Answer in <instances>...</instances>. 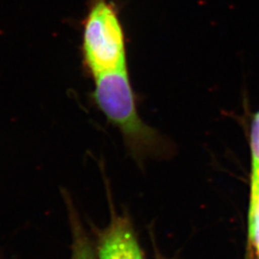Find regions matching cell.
Segmentation results:
<instances>
[{
	"mask_svg": "<svg viewBox=\"0 0 259 259\" xmlns=\"http://www.w3.org/2000/svg\"><path fill=\"white\" fill-rule=\"evenodd\" d=\"M255 254H256V258L259 259V247L255 248Z\"/></svg>",
	"mask_w": 259,
	"mask_h": 259,
	"instance_id": "cell-7",
	"label": "cell"
},
{
	"mask_svg": "<svg viewBox=\"0 0 259 259\" xmlns=\"http://www.w3.org/2000/svg\"><path fill=\"white\" fill-rule=\"evenodd\" d=\"M249 239L254 249L259 247V169L250 174Z\"/></svg>",
	"mask_w": 259,
	"mask_h": 259,
	"instance_id": "cell-5",
	"label": "cell"
},
{
	"mask_svg": "<svg viewBox=\"0 0 259 259\" xmlns=\"http://www.w3.org/2000/svg\"><path fill=\"white\" fill-rule=\"evenodd\" d=\"M83 65L93 78L128 70L127 38L117 7L111 0H92L83 19Z\"/></svg>",
	"mask_w": 259,
	"mask_h": 259,
	"instance_id": "cell-2",
	"label": "cell"
},
{
	"mask_svg": "<svg viewBox=\"0 0 259 259\" xmlns=\"http://www.w3.org/2000/svg\"><path fill=\"white\" fill-rule=\"evenodd\" d=\"M250 151L251 170L259 169V111L254 113L250 123Z\"/></svg>",
	"mask_w": 259,
	"mask_h": 259,
	"instance_id": "cell-6",
	"label": "cell"
},
{
	"mask_svg": "<svg viewBox=\"0 0 259 259\" xmlns=\"http://www.w3.org/2000/svg\"><path fill=\"white\" fill-rule=\"evenodd\" d=\"M69 219L72 232L71 259H98L97 250L93 241L89 237L74 210L71 208H69Z\"/></svg>",
	"mask_w": 259,
	"mask_h": 259,
	"instance_id": "cell-4",
	"label": "cell"
},
{
	"mask_svg": "<svg viewBox=\"0 0 259 259\" xmlns=\"http://www.w3.org/2000/svg\"><path fill=\"white\" fill-rule=\"evenodd\" d=\"M93 80V101L107 120L120 132L127 150L137 162L173 154L172 142L139 115L128 70L101 75Z\"/></svg>",
	"mask_w": 259,
	"mask_h": 259,
	"instance_id": "cell-1",
	"label": "cell"
},
{
	"mask_svg": "<svg viewBox=\"0 0 259 259\" xmlns=\"http://www.w3.org/2000/svg\"><path fill=\"white\" fill-rule=\"evenodd\" d=\"M98 259H145L129 218L113 216L96 246Z\"/></svg>",
	"mask_w": 259,
	"mask_h": 259,
	"instance_id": "cell-3",
	"label": "cell"
}]
</instances>
